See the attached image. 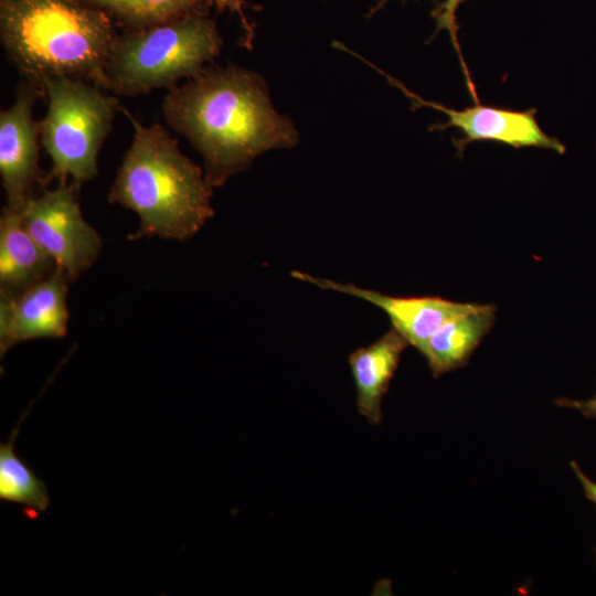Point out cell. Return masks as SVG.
I'll use <instances>...</instances> for the list:
<instances>
[{
    "instance_id": "1",
    "label": "cell",
    "mask_w": 596,
    "mask_h": 596,
    "mask_svg": "<svg viewBox=\"0 0 596 596\" xmlns=\"http://www.w3.org/2000/svg\"><path fill=\"white\" fill-rule=\"evenodd\" d=\"M162 114L202 156L212 188L222 187L265 151L298 142L291 120L273 107L262 75L236 65L205 67L168 89Z\"/></svg>"
},
{
    "instance_id": "2",
    "label": "cell",
    "mask_w": 596,
    "mask_h": 596,
    "mask_svg": "<svg viewBox=\"0 0 596 596\" xmlns=\"http://www.w3.org/2000/svg\"><path fill=\"white\" fill-rule=\"evenodd\" d=\"M134 136L108 193V201L134 211L132 238L157 236L184 242L213 216L212 187L160 124L145 126L127 109Z\"/></svg>"
},
{
    "instance_id": "3",
    "label": "cell",
    "mask_w": 596,
    "mask_h": 596,
    "mask_svg": "<svg viewBox=\"0 0 596 596\" xmlns=\"http://www.w3.org/2000/svg\"><path fill=\"white\" fill-rule=\"evenodd\" d=\"M118 33L105 12L78 0H0L3 51L22 79L39 85L67 76L105 89Z\"/></svg>"
},
{
    "instance_id": "4",
    "label": "cell",
    "mask_w": 596,
    "mask_h": 596,
    "mask_svg": "<svg viewBox=\"0 0 596 596\" xmlns=\"http://www.w3.org/2000/svg\"><path fill=\"white\" fill-rule=\"evenodd\" d=\"M222 46L221 33L209 15L120 31L108 55L105 89L116 96L170 89L202 72Z\"/></svg>"
},
{
    "instance_id": "5",
    "label": "cell",
    "mask_w": 596,
    "mask_h": 596,
    "mask_svg": "<svg viewBox=\"0 0 596 596\" xmlns=\"http://www.w3.org/2000/svg\"><path fill=\"white\" fill-rule=\"evenodd\" d=\"M47 109L41 125V142L52 167L43 185L85 183L97 173L99 150L121 109L116 95L84 79L47 77L42 83Z\"/></svg>"
},
{
    "instance_id": "6",
    "label": "cell",
    "mask_w": 596,
    "mask_h": 596,
    "mask_svg": "<svg viewBox=\"0 0 596 596\" xmlns=\"http://www.w3.org/2000/svg\"><path fill=\"white\" fill-rule=\"evenodd\" d=\"M81 183L44 189L21 209L23 226L68 279L75 281L100 254L103 242L79 205Z\"/></svg>"
},
{
    "instance_id": "7",
    "label": "cell",
    "mask_w": 596,
    "mask_h": 596,
    "mask_svg": "<svg viewBox=\"0 0 596 596\" xmlns=\"http://www.w3.org/2000/svg\"><path fill=\"white\" fill-rule=\"evenodd\" d=\"M354 55L363 60L356 53ZM363 61L382 74L391 85L401 89L408 97L415 109L430 107L445 114L447 120L433 125L430 130L441 131L448 128H456L459 131V138L453 139V142L459 157L462 156L466 146L478 141L499 142L515 149L541 148L555 151L558 155H564L566 151V147L557 138L547 135L540 127L535 117V108L515 110L475 103L473 106L461 110L454 109L422 98L411 92L400 81L384 73L366 60Z\"/></svg>"
},
{
    "instance_id": "8",
    "label": "cell",
    "mask_w": 596,
    "mask_h": 596,
    "mask_svg": "<svg viewBox=\"0 0 596 596\" xmlns=\"http://www.w3.org/2000/svg\"><path fill=\"white\" fill-rule=\"evenodd\" d=\"M45 95L42 85L22 79L13 103L0 111V175L6 206L21 211L42 183L39 167L40 120L33 116L35 102Z\"/></svg>"
},
{
    "instance_id": "9",
    "label": "cell",
    "mask_w": 596,
    "mask_h": 596,
    "mask_svg": "<svg viewBox=\"0 0 596 596\" xmlns=\"http://www.w3.org/2000/svg\"><path fill=\"white\" fill-rule=\"evenodd\" d=\"M65 272L56 267L45 279L19 295L0 292V355L33 339H60L68 324Z\"/></svg>"
},
{
    "instance_id": "10",
    "label": "cell",
    "mask_w": 596,
    "mask_h": 596,
    "mask_svg": "<svg viewBox=\"0 0 596 596\" xmlns=\"http://www.w3.org/2000/svg\"><path fill=\"white\" fill-rule=\"evenodd\" d=\"M291 276L329 289L347 294L382 309L392 328L419 352L427 340L448 320L476 309L480 304L456 302L438 296L398 297L361 288L353 284H340L326 278L294 270Z\"/></svg>"
},
{
    "instance_id": "11",
    "label": "cell",
    "mask_w": 596,
    "mask_h": 596,
    "mask_svg": "<svg viewBox=\"0 0 596 596\" xmlns=\"http://www.w3.org/2000/svg\"><path fill=\"white\" fill-rule=\"evenodd\" d=\"M105 12L120 29L134 31L150 28L187 15H209L211 11L236 18L242 30V43L248 49L254 26L246 13L247 0H78Z\"/></svg>"
},
{
    "instance_id": "12",
    "label": "cell",
    "mask_w": 596,
    "mask_h": 596,
    "mask_svg": "<svg viewBox=\"0 0 596 596\" xmlns=\"http://www.w3.org/2000/svg\"><path fill=\"white\" fill-rule=\"evenodd\" d=\"M407 345V341L392 328L373 343L358 348L349 355L358 412L371 425L382 422V400Z\"/></svg>"
},
{
    "instance_id": "13",
    "label": "cell",
    "mask_w": 596,
    "mask_h": 596,
    "mask_svg": "<svg viewBox=\"0 0 596 596\" xmlns=\"http://www.w3.org/2000/svg\"><path fill=\"white\" fill-rule=\"evenodd\" d=\"M56 267L23 226L20 211L4 205L0 215V292L19 295Z\"/></svg>"
},
{
    "instance_id": "14",
    "label": "cell",
    "mask_w": 596,
    "mask_h": 596,
    "mask_svg": "<svg viewBox=\"0 0 596 596\" xmlns=\"http://www.w3.org/2000/svg\"><path fill=\"white\" fill-rule=\"evenodd\" d=\"M496 319V306L479 305L476 309L444 323L424 344L419 353L426 359L434 377L460 369Z\"/></svg>"
},
{
    "instance_id": "15",
    "label": "cell",
    "mask_w": 596,
    "mask_h": 596,
    "mask_svg": "<svg viewBox=\"0 0 596 596\" xmlns=\"http://www.w3.org/2000/svg\"><path fill=\"white\" fill-rule=\"evenodd\" d=\"M21 416L10 439L0 444V499L21 504L29 519H35L50 505L45 483L15 454L14 445L19 433Z\"/></svg>"
},
{
    "instance_id": "16",
    "label": "cell",
    "mask_w": 596,
    "mask_h": 596,
    "mask_svg": "<svg viewBox=\"0 0 596 596\" xmlns=\"http://www.w3.org/2000/svg\"><path fill=\"white\" fill-rule=\"evenodd\" d=\"M391 0H380L377 4L371 10V13H374L376 10H379L381 7H383L385 3H387ZM404 1V0H403ZM467 0H440L435 8L432 11V17L435 19L436 22V33L439 31L446 30L449 34L451 44L454 49L456 50V53L458 55L464 75L467 88L473 99L475 103H480L476 86L471 79L470 73L468 71L467 64L465 62L459 40H458V23L456 19V12L459 6Z\"/></svg>"
},
{
    "instance_id": "17",
    "label": "cell",
    "mask_w": 596,
    "mask_h": 596,
    "mask_svg": "<svg viewBox=\"0 0 596 596\" xmlns=\"http://www.w3.org/2000/svg\"><path fill=\"white\" fill-rule=\"evenodd\" d=\"M554 403L558 406L575 408L586 417L596 418V394L594 397L586 401L561 397Z\"/></svg>"
},
{
    "instance_id": "18",
    "label": "cell",
    "mask_w": 596,
    "mask_h": 596,
    "mask_svg": "<svg viewBox=\"0 0 596 596\" xmlns=\"http://www.w3.org/2000/svg\"><path fill=\"white\" fill-rule=\"evenodd\" d=\"M570 465L582 485L585 497L596 505V482L590 480L575 461L572 460Z\"/></svg>"
}]
</instances>
